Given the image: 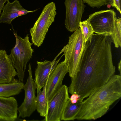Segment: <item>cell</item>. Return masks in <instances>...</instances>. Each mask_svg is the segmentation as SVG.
I'll return each instance as SVG.
<instances>
[{
	"label": "cell",
	"mask_w": 121,
	"mask_h": 121,
	"mask_svg": "<svg viewBox=\"0 0 121 121\" xmlns=\"http://www.w3.org/2000/svg\"><path fill=\"white\" fill-rule=\"evenodd\" d=\"M121 60H120V61L119 63L118 64V69L120 73V76H121Z\"/></svg>",
	"instance_id": "cell-24"
},
{
	"label": "cell",
	"mask_w": 121,
	"mask_h": 121,
	"mask_svg": "<svg viewBox=\"0 0 121 121\" xmlns=\"http://www.w3.org/2000/svg\"><path fill=\"white\" fill-rule=\"evenodd\" d=\"M70 98V101L71 103L74 104L78 101L81 102L80 100V96L76 94H73Z\"/></svg>",
	"instance_id": "cell-21"
},
{
	"label": "cell",
	"mask_w": 121,
	"mask_h": 121,
	"mask_svg": "<svg viewBox=\"0 0 121 121\" xmlns=\"http://www.w3.org/2000/svg\"><path fill=\"white\" fill-rule=\"evenodd\" d=\"M69 38L68 42L63 54L64 60L68 67L69 76L72 78L79 70L86 42L80 27Z\"/></svg>",
	"instance_id": "cell-4"
},
{
	"label": "cell",
	"mask_w": 121,
	"mask_h": 121,
	"mask_svg": "<svg viewBox=\"0 0 121 121\" xmlns=\"http://www.w3.org/2000/svg\"><path fill=\"white\" fill-rule=\"evenodd\" d=\"M66 12L65 22V27L70 32L79 28L85 6L82 0H65Z\"/></svg>",
	"instance_id": "cell-9"
},
{
	"label": "cell",
	"mask_w": 121,
	"mask_h": 121,
	"mask_svg": "<svg viewBox=\"0 0 121 121\" xmlns=\"http://www.w3.org/2000/svg\"><path fill=\"white\" fill-rule=\"evenodd\" d=\"M112 41L108 34H93L86 42L77 73L90 84L97 83L114 74L112 52Z\"/></svg>",
	"instance_id": "cell-1"
},
{
	"label": "cell",
	"mask_w": 121,
	"mask_h": 121,
	"mask_svg": "<svg viewBox=\"0 0 121 121\" xmlns=\"http://www.w3.org/2000/svg\"><path fill=\"white\" fill-rule=\"evenodd\" d=\"M55 3L51 2L43 8L33 26L30 29L32 43L39 47L43 43L49 28L56 14Z\"/></svg>",
	"instance_id": "cell-5"
},
{
	"label": "cell",
	"mask_w": 121,
	"mask_h": 121,
	"mask_svg": "<svg viewBox=\"0 0 121 121\" xmlns=\"http://www.w3.org/2000/svg\"><path fill=\"white\" fill-rule=\"evenodd\" d=\"M13 34L16 39V44L11 50L9 56L16 70L19 81L23 82L27 64L32 58L34 52L31 48L33 43L29 41V34L23 38L14 31Z\"/></svg>",
	"instance_id": "cell-3"
},
{
	"label": "cell",
	"mask_w": 121,
	"mask_h": 121,
	"mask_svg": "<svg viewBox=\"0 0 121 121\" xmlns=\"http://www.w3.org/2000/svg\"><path fill=\"white\" fill-rule=\"evenodd\" d=\"M24 84L19 80L9 83H0V97H8L19 94L23 89Z\"/></svg>",
	"instance_id": "cell-15"
},
{
	"label": "cell",
	"mask_w": 121,
	"mask_h": 121,
	"mask_svg": "<svg viewBox=\"0 0 121 121\" xmlns=\"http://www.w3.org/2000/svg\"><path fill=\"white\" fill-rule=\"evenodd\" d=\"M121 19L119 17L118 18L116 17L115 20L113 31L110 35L115 47L117 48L121 46Z\"/></svg>",
	"instance_id": "cell-18"
},
{
	"label": "cell",
	"mask_w": 121,
	"mask_h": 121,
	"mask_svg": "<svg viewBox=\"0 0 121 121\" xmlns=\"http://www.w3.org/2000/svg\"><path fill=\"white\" fill-rule=\"evenodd\" d=\"M84 3H87L92 8L96 7L99 8L107 3V0H82Z\"/></svg>",
	"instance_id": "cell-20"
},
{
	"label": "cell",
	"mask_w": 121,
	"mask_h": 121,
	"mask_svg": "<svg viewBox=\"0 0 121 121\" xmlns=\"http://www.w3.org/2000/svg\"><path fill=\"white\" fill-rule=\"evenodd\" d=\"M69 72L68 67L64 60L57 65L49 75L47 80L45 90L47 104L62 86L63 79Z\"/></svg>",
	"instance_id": "cell-10"
},
{
	"label": "cell",
	"mask_w": 121,
	"mask_h": 121,
	"mask_svg": "<svg viewBox=\"0 0 121 121\" xmlns=\"http://www.w3.org/2000/svg\"><path fill=\"white\" fill-rule=\"evenodd\" d=\"M115 7L121 13V0H113Z\"/></svg>",
	"instance_id": "cell-22"
},
{
	"label": "cell",
	"mask_w": 121,
	"mask_h": 121,
	"mask_svg": "<svg viewBox=\"0 0 121 121\" xmlns=\"http://www.w3.org/2000/svg\"><path fill=\"white\" fill-rule=\"evenodd\" d=\"M79 26L82 30L85 41L86 42L88 40L91 38L94 34L93 28L89 22L87 20L81 21Z\"/></svg>",
	"instance_id": "cell-19"
},
{
	"label": "cell",
	"mask_w": 121,
	"mask_h": 121,
	"mask_svg": "<svg viewBox=\"0 0 121 121\" xmlns=\"http://www.w3.org/2000/svg\"><path fill=\"white\" fill-rule=\"evenodd\" d=\"M66 47V45L64 47L52 61L46 60L43 61H37V66L35 69V78L33 80L36 84V89L41 90L44 86L48 77L64 54L58 60L56 61V59L64 52Z\"/></svg>",
	"instance_id": "cell-11"
},
{
	"label": "cell",
	"mask_w": 121,
	"mask_h": 121,
	"mask_svg": "<svg viewBox=\"0 0 121 121\" xmlns=\"http://www.w3.org/2000/svg\"><path fill=\"white\" fill-rule=\"evenodd\" d=\"M28 67L29 75L23 88L25 91L24 99L23 102L18 108L19 118L29 117L36 110L35 90L36 86L33 79L30 63Z\"/></svg>",
	"instance_id": "cell-8"
},
{
	"label": "cell",
	"mask_w": 121,
	"mask_h": 121,
	"mask_svg": "<svg viewBox=\"0 0 121 121\" xmlns=\"http://www.w3.org/2000/svg\"><path fill=\"white\" fill-rule=\"evenodd\" d=\"M8 0H0V15L4 7V4Z\"/></svg>",
	"instance_id": "cell-23"
},
{
	"label": "cell",
	"mask_w": 121,
	"mask_h": 121,
	"mask_svg": "<svg viewBox=\"0 0 121 121\" xmlns=\"http://www.w3.org/2000/svg\"><path fill=\"white\" fill-rule=\"evenodd\" d=\"M68 88L63 85L48 103L46 114L43 120L60 121L63 111L70 100Z\"/></svg>",
	"instance_id": "cell-7"
},
{
	"label": "cell",
	"mask_w": 121,
	"mask_h": 121,
	"mask_svg": "<svg viewBox=\"0 0 121 121\" xmlns=\"http://www.w3.org/2000/svg\"><path fill=\"white\" fill-rule=\"evenodd\" d=\"M7 2L2 9L3 12L0 16V23L11 24L12 21L16 18L37 10L28 11L24 9L17 0H14L12 2L8 0Z\"/></svg>",
	"instance_id": "cell-13"
},
{
	"label": "cell",
	"mask_w": 121,
	"mask_h": 121,
	"mask_svg": "<svg viewBox=\"0 0 121 121\" xmlns=\"http://www.w3.org/2000/svg\"><path fill=\"white\" fill-rule=\"evenodd\" d=\"M47 80L42 91L37 88V95L36 99V110L41 116L45 117L46 114L47 102L46 95V87Z\"/></svg>",
	"instance_id": "cell-16"
},
{
	"label": "cell",
	"mask_w": 121,
	"mask_h": 121,
	"mask_svg": "<svg viewBox=\"0 0 121 121\" xmlns=\"http://www.w3.org/2000/svg\"><path fill=\"white\" fill-rule=\"evenodd\" d=\"M121 97V76L114 74L107 83L82 101L75 120H95L99 118Z\"/></svg>",
	"instance_id": "cell-2"
},
{
	"label": "cell",
	"mask_w": 121,
	"mask_h": 121,
	"mask_svg": "<svg viewBox=\"0 0 121 121\" xmlns=\"http://www.w3.org/2000/svg\"><path fill=\"white\" fill-rule=\"evenodd\" d=\"M116 14L112 10H101L90 15L87 20L91 25L94 33L112 34L113 31Z\"/></svg>",
	"instance_id": "cell-6"
},
{
	"label": "cell",
	"mask_w": 121,
	"mask_h": 121,
	"mask_svg": "<svg viewBox=\"0 0 121 121\" xmlns=\"http://www.w3.org/2000/svg\"><path fill=\"white\" fill-rule=\"evenodd\" d=\"M18 108L14 97H0V121L16 120L17 118Z\"/></svg>",
	"instance_id": "cell-14"
},
{
	"label": "cell",
	"mask_w": 121,
	"mask_h": 121,
	"mask_svg": "<svg viewBox=\"0 0 121 121\" xmlns=\"http://www.w3.org/2000/svg\"><path fill=\"white\" fill-rule=\"evenodd\" d=\"M82 102L78 101L76 103L72 104L70 99L63 111L61 120L67 121L75 120V117Z\"/></svg>",
	"instance_id": "cell-17"
},
{
	"label": "cell",
	"mask_w": 121,
	"mask_h": 121,
	"mask_svg": "<svg viewBox=\"0 0 121 121\" xmlns=\"http://www.w3.org/2000/svg\"><path fill=\"white\" fill-rule=\"evenodd\" d=\"M110 4L112 7H115L113 0H108Z\"/></svg>",
	"instance_id": "cell-25"
},
{
	"label": "cell",
	"mask_w": 121,
	"mask_h": 121,
	"mask_svg": "<svg viewBox=\"0 0 121 121\" xmlns=\"http://www.w3.org/2000/svg\"><path fill=\"white\" fill-rule=\"evenodd\" d=\"M17 73L9 55L0 50V83H9L18 81L15 78Z\"/></svg>",
	"instance_id": "cell-12"
}]
</instances>
